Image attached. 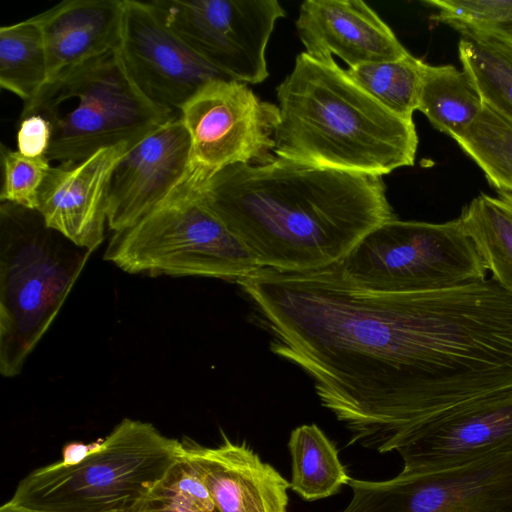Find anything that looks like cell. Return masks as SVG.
Here are the masks:
<instances>
[{
	"mask_svg": "<svg viewBox=\"0 0 512 512\" xmlns=\"http://www.w3.org/2000/svg\"><path fill=\"white\" fill-rule=\"evenodd\" d=\"M237 284L271 332V351L313 379L351 444L394 451L437 415L512 387V295L493 277L378 293L333 265L260 268Z\"/></svg>",
	"mask_w": 512,
	"mask_h": 512,
	"instance_id": "obj_1",
	"label": "cell"
},
{
	"mask_svg": "<svg viewBox=\"0 0 512 512\" xmlns=\"http://www.w3.org/2000/svg\"><path fill=\"white\" fill-rule=\"evenodd\" d=\"M201 197L261 268L279 271L331 267L394 219L382 177L277 156L222 169L202 186Z\"/></svg>",
	"mask_w": 512,
	"mask_h": 512,
	"instance_id": "obj_2",
	"label": "cell"
},
{
	"mask_svg": "<svg viewBox=\"0 0 512 512\" xmlns=\"http://www.w3.org/2000/svg\"><path fill=\"white\" fill-rule=\"evenodd\" d=\"M273 153L299 164L380 176L414 164L418 136L333 59L297 55L277 86Z\"/></svg>",
	"mask_w": 512,
	"mask_h": 512,
	"instance_id": "obj_3",
	"label": "cell"
},
{
	"mask_svg": "<svg viewBox=\"0 0 512 512\" xmlns=\"http://www.w3.org/2000/svg\"><path fill=\"white\" fill-rule=\"evenodd\" d=\"M93 251L49 228L37 210L0 204V374L19 375Z\"/></svg>",
	"mask_w": 512,
	"mask_h": 512,
	"instance_id": "obj_4",
	"label": "cell"
},
{
	"mask_svg": "<svg viewBox=\"0 0 512 512\" xmlns=\"http://www.w3.org/2000/svg\"><path fill=\"white\" fill-rule=\"evenodd\" d=\"M40 114L51 124L47 158L59 164L137 143L179 113L150 101L136 86L119 48L86 61L46 84L20 117Z\"/></svg>",
	"mask_w": 512,
	"mask_h": 512,
	"instance_id": "obj_5",
	"label": "cell"
},
{
	"mask_svg": "<svg viewBox=\"0 0 512 512\" xmlns=\"http://www.w3.org/2000/svg\"><path fill=\"white\" fill-rule=\"evenodd\" d=\"M183 443L151 423L124 418L82 462L38 468L17 485L11 502L57 512H127L183 456Z\"/></svg>",
	"mask_w": 512,
	"mask_h": 512,
	"instance_id": "obj_6",
	"label": "cell"
},
{
	"mask_svg": "<svg viewBox=\"0 0 512 512\" xmlns=\"http://www.w3.org/2000/svg\"><path fill=\"white\" fill-rule=\"evenodd\" d=\"M204 182L186 178L153 211L113 232L104 259L121 270L173 277L200 276L238 282L260 265L201 197Z\"/></svg>",
	"mask_w": 512,
	"mask_h": 512,
	"instance_id": "obj_7",
	"label": "cell"
},
{
	"mask_svg": "<svg viewBox=\"0 0 512 512\" xmlns=\"http://www.w3.org/2000/svg\"><path fill=\"white\" fill-rule=\"evenodd\" d=\"M345 280L378 293H418L466 285L487 267L460 218L444 223L388 220L337 264Z\"/></svg>",
	"mask_w": 512,
	"mask_h": 512,
	"instance_id": "obj_8",
	"label": "cell"
},
{
	"mask_svg": "<svg viewBox=\"0 0 512 512\" xmlns=\"http://www.w3.org/2000/svg\"><path fill=\"white\" fill-rule=\"evenodd\" d=\"M343 512H512V450L382 480L350 478Z\"/></svg>",
	"mask_w": 512,
	"mask_h": 512,
	"instance_id": "obj_9",
	"label": "cell"
},
{
	"mask_svg": "<svg viewBox=\"0 0 512 512\" xmlns=\"http://www.w3.org/2000/svg\"><path fill=\"white\" fill-rule=\"evenodd\" d=\"M179 114L190 138V170L205 183L228 166L264 163L275 156L279 108L246 83L213 79Z\"/></svg>",
	"mask_w": 512,
	"mask_h": 512,
	"instance_id": "obj_10",
	"label": "cell"
},
{
	"mask_svg": "<svg viewBox=\"0 0 512 512\" xmlns=\"http://www.w3.org/2000/svg\"><path fill=\"white\" fill-rule=\"evenodd\" d=\"M164 23L228 79L268 76L266 48L286 12L277 0H151Z\"/></svg>",
	"mask_w": 512,
	"mask_h": 512,
	"instance_id": "obj_11",
	"label": "cell"
},
{
	"mask_svg": "<svg viewBox=\"0 0 512 512\" xmlns=\"http://www.w3.org/2000/svg\"><path fill=\"white\" fill-rule=\"evenodd\" d=\"M119 51L139 90L179 113L205 83L225 77L163 21L151 1L123 0Z\"/></svg>",
	"mask_w": 512,
	"mask_h": 512,
	"instance_id": "obj_12",
	"label": "cell"
},
{
	"mask_svg": "<svg viewBox=\"0 0 512 512\" xmlns=\"http://www.w3.org/2000/svg\"><path fill=\"white\" fill-rule=\"evenodd\" d=\"M512 450V387L455 406L407 434L395 451L404 471L441 469Z\"/></svg>",
	"mask_w": 512,
	"mask_h": 512,
	"instance_id": "obj_13",
	"label": "cell"
},
{
	"mask_svg": "<svg viewBox=\"0 0 512 512\" xmlns=\"http://www.w3.org/2000/svg\"><path fill=\"white\" fill-rule=\"evenodd\" d=\"M190 138L175 115L129 148L114 168L107 202L108 227H131L157 208L186 178Z\"/></svg>",
	"mask_w": 512,
	"mask_h": 512,
	"instance_id": "obj_14",
	"label": "cell"
},
{
	"mask_svg": "<svg viewBox=\"0 0 512 512\" xmlns=\"http://www.w3.org/2000/svg\"><path fill=\"white\" fill-rule=\"evenodd\" d=\"M136 143L103 148L83 161L52 166L39 191L37 211L46 225L77 246L96 250L108 225L112 172Z\"/></svg>",
	"mask_w": 512,
	"mask_h": 512,
	"instance_id": "obj_15",
	"label": "cell"
},
{
	"mask_svg": "<svg viewBox=\"0 0 512 512\" xmlns=\"http://www.w3.org/2000/svg\"><path fill=\"white\" fill-rule=\"evenodd\" d=\"M305 52L340 57L349 68L409 54L391 28L360 0H305L295 22Z\"/></svg>",
	"mask_w": 512,
	"mask_h": 512,
	"instance_id": "obj_16",
	"label": "cell"
},
{
	"mask_svg": "<svg viewBox=\"0 0 512 512\" xmlns=\"http://www.w3.org/2000/svg\"><path fill=\"white\" fill-rule=\"evenodd\" d=\"M223 435L216 447L183 443L184 457L204 481L219 512H287L290 483L246 444Z\"/></svg>",
	"mask_w": 512,
	"mask_h": 512,
	"instance_id": "obj_17",
	"label": "cell"
},
{
	"mask_svg": "<svg viewBox=\"0 0 512 512\" xmlns=\"http://www.w3.org/2000/svg\"><path fill=\"white\" fill-rule=\"evenodd\" d=\"M123 0H67L33 16L41 27L48 83L68 70L117 49Z\"/></svg>",
	"mask_w": 512,
	"mask_h": 512,
	"instance_id": "obj_18",
	"label": "cell"
},
{
	"mask_svg": "<svg viewBox=\"0 0 512 512\" xmlns=\"http://www.w3.org/2000/svg\"><path fill=\"white\" fill-rule=\"evenodd\" d=\"M456 30L462 69L484 104L512 121V36L472 28Z\"/></svg>",
	"mask_w": 512,
	"mask_h": 512,
	"instance_id": "obj_19",
	"label": "cell"
},
{
	"mask_svg": "<svg viewBox=\"0 0 512 512\" xmlns=\"http://www.w3.org/2000/svg\"><path fill=\"white\" fill-rule=\"evenodd\" d=\"M483 105L476 85L463 69L427 64L418 110L434 128L455 139L472 125Z\"/></svg>",
	"mask_w": 512,
	"mask_h": 512,
	"instance_id": "obj_20",
	"label": "cell"
},
{
	"mask_svg": "<svg viewBox=\"0 0 512 512\" xmlns=\"http://www.w3.org/2000/svg\"><path fill=\"white\" fill-rule=\"evenodd\" d=\"M465 233L475 244L487 270L512 295V194L481 193L460 215Z\"/></svg>",
	"mask_w": 512,
	"mask_h": 512,
	"instance_id": "obj_21",
	"label": "cell"
},
{
	"mask_svg": "<svg viewBox=\"0 0 512 512\" xmlns=\"http://www.w3.org/2000/svg\"><path fill=\"white\" fill-rule=\"evenodd\" d=\"M292 476L290 488L306 501L337 494L350 476L334 443L315 424L295 428L289 437Z\"/></svg>",
	"mask_w": 512,
	"mask_h": 512,
	"instance_id": "obj_22",
	"label": "cell"
},
{
	"mask_svg": "<svg viewBox=\"0 0 512 512\" xmlns=\"http://www.w3.org/2000/svg\"><path fill=\"white\" fill-rule=\"evenodd\" d=\"M48 82V62L41 27L31 17L0 28V84L31 101Z\"/></svg>",
	"mask_w": 512,
	"mask_h": 512,
	"instance_id": "obj_23",
	"label": "cell"
},
{
	"mask_svg": "<svg viewBox=\"0 0 512 512\" xmlns=\"http://www.w3.org/2000/svg\"><path fill=\"white\" fill-rule=\"evenodd\" d=\"M427 63L410 53L395 61L348 68V75L396 115L413 120Z\"/></svg>",
	"mask_w": 512,
	"mask_h": 512,
	"instance_id": "obj_24",
	"label": "cell"
},
{
	"mask_svg": "<svg viewBox=\"0 0 512 512\" xmlns=\"http://www.w3.org/2000/svg\"><path fill=\"white\" fill-rule=\"evenodd\" d=\"M454 140L498 192L512 194V121L484 104L472 125Z\"/></svg>",
	"mask_w": 512,
	"mask_h": 512,
	"instance_id": "obj_25",
	"label": "cell"
},
{
	"mask_svg": "<svg viewBox=\"0 0 512 512\" xmlns=\"http://www.w3.org/2000/svg\"><path fill=\"white\" fill-rule=\"evenodd\" d=\"M433 20L455 30L472 28L512 36V0H427Z\"/></svg>",
	"mask_w": 512,
	"mask_h": 512,
	"instance_id": "obj_26",
	"label": "cell"
},
{
	"mask_svg": "<svg viewBox=\"0 0 512 512\" xmlns=\"http://www.w3.org/2000/svg\"><path fill=\"white\" fill-rule=\"evenodd\" d=\"M0 201L37 210L40 188L51 169L47 156L27 157L1 144Z\"/></svg>",
	"mask_w": 512,
	"mask_h": 512,
	"instance_id": "obj_27",
	"label": "cell"
},
{
	"mask_svg": "<svg viewBox=\"0 0 512 512\" xmlns=\"http://www.w3.org/2000/svg\"><path fill=\"white\" fill-rule=\"evenodd\" d=\"M52 128L50 122L40 114L20 117L17 131V147L27 157L46 156L50 148Z\"/></svg>",
	"mask_w": 512,
	"mask_h": 512,
	"instance_id": "obj_28",
	"label": "cell"
},
{
	"mask_svg": "<svg viewBox=\"0 0 512 512\" xmlns=\"http://www.w3.org/2000/svg\"><path fill=\"white\" fill-rule=\"evenodd\" d=\"M127 512H205L159 483Z\"/></svg>",
	"mask_w": 512,
	"mask_h": 512,
	"instance_id": "obj_29",
	"label": "cell"
},
{
	"mask_svg": "<svg viewBox=\"0 0 512 512\" xmlns=\"http://www.w3.org/2000/svg\"><path fill=\"white\" fill-rule=\"evenodd\" d=\"M102 440L84 444L82 442H70L62 449V460L60 464L64 466H72L82 462L90 454L96 452L101 448Z\"/></svg>",
	"mask_w": 512,
	"mask_h": 512,
	"instance_id": "obj_30",
	"label": "cell"
},
{
	"mask_svg": "<svg viewBox=\"0 0 512 512\" xmlns=\"http://www.w3.org/2000/svg\"><path fill=\"white\" fill-rule=\"evenodd\" d=\"M0 512H57V511L30 508L27 506L15 504L9 500L8 502L4 503L0 507Z\"/></svg>",
	"mask_w": 512,
	"mask_h": 512,
	"instance_id": "obj_31",
	"label": "cell"
}]
</instances>
